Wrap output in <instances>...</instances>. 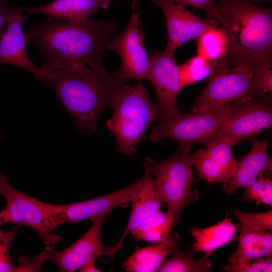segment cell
I'll use <instances>...</instances> for the list:
<instances>
[{
    "label": "cell",
    "instance_id": "cell-1",
    "mask_svg": "<svg viewBox=\"0 0 272 272\" xmlns=\"http://www.w3.org/2000/svg\"><path fill=\"white\" fill-rule=\"evenodd\" d=\"M118 22L90 20L88 17L61 22L48 17L32 23L27 33L28 43L38 50L41 67L51 72L75 61L93 69L104 68L102 56Z\"/></svg>",
    "mask_w": 272,
    "mask_h": 272
},
{
    "label": "cell",
    "instance_id": "cell-2",
    "mask_svg": "<svg viewBox=\"0 0 272 272\" xmlns=\"http://www.w3.org/2000/svg\"><path fill=\"white\" fill-rule=\"evenodd\" d=\"M129 81L118 71L90 69L78 61L46 72L41 81L50 87L69 113L76 129L83 135L96 131L101 113Z\"/></svg>",
    "mask_w": 272,
    "mask_h": 272
},
{
    "label": "cell",
    "instance_id": "cell-3",
    "mask_svg": "<svg viewBox=\"0 0 272 272\" xmlns=\"http://www.w3.org/2000/svg\"><path fill=\"white\" fill-rule=\"evenodd\" d=\"M217 10L228 48L221 63L253 71L272 65V10L249 0H220Z\"/></svg>",
    "mask_w": 272,
    "mask_h": 272
},
{
    "label": "cell",
    "instance_id": "cell-4",
    "mask_svg": "<svg viewBox=\"0 0 272 272\" xmlns=\"http://www.w3.org/2000/svg\"><path fill=\"white\" fill-rule=\"evenodd\" d=\"M111 106L112 116L105 127L116 140V151L131 155L138 145L146 139V130L161 120L157 104L150 99L147 89L141 82L125 85L118 93Z\"/></svg>",
    "mask_w": 272,
    "mask_h": 272
},
{
    "label": "cell",
    "instance_id": "cell-5",
    "mask_svg": "<svg viewBox=\"0 0 272 272\" xmlns=\"http://www.w3.org/2000/svg\"><path fill=\"white\" fill-rule=\"evenodd\" d=\"M191 146L180 145L178 151L168 159L157 162L147 157L143 164L155 177L168 211L177 222L184 208L199 197L198 191L192 187Z\"/></svg>",
    "mask_w": 272,
    "mask_h": 272
},
{
    "label": "cell",
    "instance_id": "cell-6",
    "mask_svg": "<svg viewBox=\"0 0 272 272\" xmlns=\"http://www.w3.org/2000/svg\"><path fill=\"white\" fill-rule=\"evenodd\" d=\"M0 195L6 204L0 211L1 225L13 223L33 229L44 244L53 246L59 242L60 236L52 230L58 226L53 205L39 200L17 189L8 177L0 172Z\"/></svg>",
    "mask_w": 272,
    "mask_h": 272
},
{
    "label": "cell",
    "instance_id": "cell-7",
    "mask_svg": "<svg viewBox=\"0 0 272 272\" xmlns=\"http://www.w3.org/2000/svg\"><path fill=\"white\" fill-rule=\"evenodd\" d=\"M230 104L191 114L180 112L152 127L150 138L155 142L163 138H170L179 142L180 146L202 144L207 146L217 138Z\"/></svg>",
    "mask_w": 272,
    "mask_h": 272
},
{
    "label": "cell",
    "instance_id": "cell-8",
    "mask_svg": "<svg viewBox=\"0 0 272 272\" xmlns=\"http://www.w3.org/2000/svg\"><path fill=\"white\" fill-rule=\"evenodd\" d=\"M214 63V70L196 98L192 112L244 101L255 93L253 73L249 67Z\"/></svg>",
    "mask_w": 272,
    "mask_h": 272
},
{
    "label": "cell",
    "instance_id": "cell-9",
    "mask_svg": "<svg viewBox=\"0 0 272 272\" xmlns=\"http://www.w3.org/2000/svg\"><path fill=\"white\" fill-rule=\"evenodd\" d=\"M271 125V97L255 92L248 99L230 103L217 138H230L237 143L252 140Z\"/></svg>",
    "mask_w": 272,
    "mask_h": 272
},
{
    "label": "cell",
    "instance_id": "cell-10",
    "mask_svg": "<svg viewBox=\"0 0 272 272\" xmlns=\"http://www.w3.org/2000/svg\"><path fill=\"white\" fill-rule=\"evenodd\" d=\"M177 49L167 43L163 51H154L149 56L147 79L152 83L157 97V108L161 120L179 113L177 95L181 90L179 66L174 60Z\"/></svg>",
    "mask_w": 272,
    "mask_h": 272
},
{
    "label": "cell",
    "instance_id": "cell-11",
    "mask_svg": "<svg viewBox=\"0 0 272 272\" xmlns=\"http://www.w3.org/2000/svg\"><path fill=\"white\" fill-rule=\"evenodd\" d=\"M107 49L120 56L121 63L117 71L124 77L129 80L147 79L149 56L145 48L140 11H132L127 27L109 42Z\"/></svg>",
    "mask_w": 272,
    "mask_h": 272
},
{
    "label": "cell",
    "instance_id": "cell-12",
    "mask_svg": "<svg viewBox=\"0 0 272 272\" xmlns=\"http://www.w3.org/2000/svg\"><path fill=\"white\" fill-rule=\"evenodd\" d=\"M108 214L96 216L91 220L89 229L69 247L58 251L53 246H46L47 260L52 262L61 272H73L79 270L92 259L107 254L101 238V228Z\"/></svg>",
    "mask_w": 272,
    "mask_h": 272
},
{
    "label": "cell",
    "instance_id": "cell-13",
    "mask_svg": "<svg viewBox=\"0 0 272 272\" xmlns=\"http://www.w3.org/2000/svg\"><path fill=\"white\" fill-rule=\"evenodd\" d=\"M140 179L114 192L89 200L66 205H53L58 226L63 223H79L119 207L127 206L137 193Z\"/></svg>",
    "mask_w": 272,
    "mask_h": 272
},
{
    "label": "cell",
    "instance_id": "cell-14",
    "mask_svg": "<svg viewBox=\"0 0 272 272\" xmlns=\"http://www.w3.org/2000/svg\"><path fill=\"white\" fill-rule=\"evenodd\" d=\"M236 144L231 138H217L206 148L199 149L192 154L193 165L200 177L209 183L221 182L223 187L226 186L238 163L232 152V147Z\"/></svg>",
    "mask_w": 272,
    "mask_h": 272
},
{
    "label": "cell",
    "instance_id": "cell-15",
    "mask_svg": "<svg viewBox=\"0 0 272 272\" xmlns=\"http://www.w3.org/2000/svg\"><path fill=\"white\" fill-rule=\"evenodd\" d=\"M7 27L0 36V64H9L25 69L42 81L46 71L35 65L28 56L26 45L29 37L23 33L22 25L30 16L22 15L20 6L11 5Z\"/></svg>",
    "mask_w": 272,
    "mask_h": 272
},
{
    "label": "cell",
    "instance_id": "cell-16",
    "mask_svg": "<svg viewBox=\"0 0 272 272\" xmlns=\"http://www.w3.org/2000/svg\"><path fill=\"white\" fill-rule=\"evenodd\" d=\"M160 8L166 21L167 44L177 49L208 30L217 28V23L198 17L185 7L169 0H153Z\"/></svg>",
    "mask_w": 272,
    "mask_h": 272
},
{
    "label": "cell",
    "instance_id": "cell-17",
    "mask_svg": "<svg viewBox=\"0 0 272 272\" xmlns=\"http://www.w3.org/2000/svg\"><path fill=\"white\" fill-rule=\"evenodd\" d=\"M131 201V213L122 235L115 245L107 247L106 254L112 260L117 251L122 248L126 236L145 220L161 210L164 202L156 180L147 169L144 177L140 179L139 188Z\"/></svg>",
    "mask_w": 272,
    "mask_h": 272
},
{
    "label": "cell",
    "instance_id": "cell-18",
    "mask_svg": "<svg viewBox=\"0 0 272 272\" xmlns=\"http://www.w3.org/2000/svg\"><path fill=\"white\" fill-rule=\"evenodd\" d=\"M252 147L247 154L240 158L236 170L228 184L223 187L228 194L238 188L247 187L255 182L259 176L266 170H271L272 160L267 153L269 141L252 140Z\"/></svg>",
    "mask_w": 272,
    "mask_h": 272
},
{
    "label": "cell",
    "instance_id": "cell-19",
    "mask_svg": "<svg viewBox=\"0 0 272 272\" xmlns=\"http://www.w3.org/2000/svg\"><path fill=\"white\" fill-rule=\"evenodd\" d=\"M181 242L180 237L174 232L171 237L157 244L143 248L137 247L135 251L123 262L122 267L128 272L157 271L166 256L172 254Z\"/></svg>",
    "mask_w": 272,
    "mask_h": 272
},
{
    "label": "cell",
    "instance_id": "cell-20",
    "mask_svg": "<svg viewBox=\"0 0 272 272\" xmlns=\"http://www.w3.org/2000/svg\"><path fill=\"white\" fill-rule=\"evenodd\" d=\"M111 3V0H55L38 7H20L23 11H28L29 16L42 13L57 19L73 20L88 17L101 9H106Z\"/></svg>",
    "mask_w": 272,
    "mask_h": 272
},
{
    "label": "cell",
    "instance_id": "cell-21",
    "mask_svg": "<svg viewBox=\"0 0 272 272\" xmlns=\"http://www.w3.org/2000/svg\"><path fill=\"white\" fill-rule=\"evenodd\" d=\"M227 215L216 225L205 228L193 226L189 229V232L195 240L192 245V254L202 251L205 252L204 256H210L218 248L236 240L235 234L240 223L233 224L232 218Z\"/></svg>",
    "mask_w": 272,
    "mask_h": 272
},
{
    "label": "cell",
    "instance_id": "cell-22",
    "mask_svg": "<svg viewBox=\"0 0 272 272\" xmlns=\"http://www.w3.org/2000/svg\"><path fill=\"white\" fill-rule=\"evenodd\" d=\"M176 223L168 211L163 212L160 210L145 220L131 233L135 241L159 243L172 236V228Z\"/></svg>",
    "mask_w": 272,
    "mask_h": 272
},
{
    "label": "cell",
    "instance_id": "cell-23",
    "mask_svg": "<svg viewBox=\"0 0 272 272\" xmlns=\"http://www.w3.org/2000/svg\"><path fill=\"white\" fill-rule=\"evenodd\" d=\"M197 54L211 62H220L226 56L228 41L221 27L203 33L196 40Z\"/></svg>",
    "mask_w": 272,
    "mask_h": 272
},
{
    "label": "cell",
    "instance_id": "cell-24",
    "mask_svg": "<svg viewBox=\"0 0 272 272\" xmlns=\"http://www.w3.org/2000/svg\"><path fill=\"white\" fill-rule=\"evenodd\" d=\"M171 257L165 258L157 272H208L211 270L210 256L196 258L192 253L185 254L177 246Z\"/></svg>",
    "mask_w": 272,
    "mask_h": 272
},
{
    "label": "cell",
    "instance_id": "cell-25",
    "mask_svg": "<svg viewBox=\"0 0 272 272\" xmlns=\"http://www.w3.org/2000/svg\"><path fill=\"white\" fill-rule=\"evenodd\" d=\"M179 66L180 89L209 77L215 66L202 57L196 55Z\"/></svg>",
    "mask_w": 272,
    "mask_h": 272
},
{
    "label": "cell",
    "instance_id": "cell-26",
    "mask_svg": "<svg viewBox=\"0 0 272 272\" xmlns=\"http://www.w3.org/2000/svg\"><path fill=\"white\" fill-rule=\"evenodd\" d=\"M265 172L259 176L255 182L246 188L241 201L254 200L257 204L272 206V181L271 177L264 176Z\"/></svg>",
    "mask_w": 272,
    "mask_h": 272
},
{
    "label": "cell",
    "instance_id": "cell-27",
    "mask_svg": "<svg viewBox=\"0 0 272 272\" xmlns=\"http://www.w3.org/2000/svg\"><path fill=\"white\" fill-rule=\"evenodd\" d=\"M237 248L261 247L272 251L271 232L256 231L240 224Z\"/></svg>",
    "mask_w": 272,
    "mask_h": 272
},
{
    "label": "cell",
    "instance_id": "cell-28",
    "mask_svg": "<svg viewBox=\"0 0 272 272\" xmlns=\"http://www.w3.org/2000/svg\"><path fill=\"white\" fill-rule=\"evenodd\" d=\"M231 212L243 227L259 232L272 229L271 210L261 213H249L236 209Z\"/></svg>",
    "mask_w": 272,
    "mask_h": 272
},
{
    "label": "cell",
    "instance_id": "cell-29",
    "mask_svg": "<svg viewBox=\"0 0 272 272\" xmlns=\"http://www.w3.org/2000/svg\"><path fill=\"white\" fill-rule=\"evenodd\" d=\"M18 228L17 226L10 231H5L0 226V272L15 270L16 265L12 262L10 248Z\"/></svg>",
    "mask_w": 272,
    "mask_h": 272
},
{
    "label": "cell",
    "instance_id": "cell-30",
    "mask_svg": "<svg viewBox=\"0 0 272 272\" xmlns=\"http://www.w3.org/2000/svg\"><path fill=\"white\" fill-rule=\"evenodd\" d=\"M224 269L228 272H271L272 258L262 257L246 262L230 263Z\"/></svg>",
    "mask_w": 272,
    "mask_h": 272
},
{
    "label": "cell",
    "instance_id": "cell-31",
    "mask_svg": "<svg viewBox=\"0 0 272 272\" xmlns=\"http://www.w3.org/2000/svg\"><path fill=\"white\" fill-rule=\"evenodd\" d=\"M272 251L261 247H250L237 248L229 257L230 263L246 262L252 259L262 258L270 257Z\"/></svg>",
    "mask_w": 272,
    "mask_h": 272
},
{
    "label": "cell",
    "instance_id": "cell-32",
    "mask_svg": "<svg viewBox=\"0 0 272 272\" xmlns=\"http://www.w3.org/2000/svg\"><path fill=\"white\" fill-rule=\"evenodd\" d=\"M184 7L191 6L206 12L207 18L210 19L219 25L220 17L217 10L216 0H169Z\"/></svg>",
    "mask_w": 272,
    "mask_h": 272
},
{
    "label": "cell",
    "instance_id": "cell-33",
    "mask_svg": "<svg viewBox=\"0 0 272 272\" xmlns=\"http://www.w3.org/2000/svg\"><path fill=\"white\" fill-rule=\"evenodd\" d=\"M271 67L259 69L253 73V85L255 92L262 94L272 93Z\"/></svg>",
    "mask_w": 272,
    "mask_h": 272
},
{
    "label": "cell",
    "instance_id": "cell-34",
    "mask_svg": "<svg viewBox=\"0 0 272 272\" xmlns=\"http://www.w3.org/2000/svg\"><path fill=\"white\" fill-rule=\"evenodd\" d=\"M47 251L45 249L34 257H21L19 259L20 264L16 266L14 271H41L43 263L47 260Z\"/></svg>",
    "mask_w": 272,
    "mask_h": 272
},
{
    "label": "cell",
    "instance_id": "cell-35",
    "mask_svg": "<svg viewBox=\"0 0 272 272\" xmlns=\"http://www.w3.org/2000/svg\"><path fill=\"white\" fill-rule=\"evenodd\" d=\"M11 10V5L8 6L0 4V36L5 29Z\"/></svg>",
    "mask_w": 272,
    "mask_h": 272
},
{
    "label": "cell",
    "instance_id": "cell-36",
    "mask_svg": "<svg viewBox=\"0 0 272 272\" xmlns=\"http://www.w3.org/2000/svg\"><path fill=\"white\" fill-rule=\"evenodd\" d=\"M95 259H92L86 264H85L82 267H81L79 271L81 272H98L100 271L98 268H97L95 262Z\"/></svg>",
    "mask_w": 272,
    "mask_h": 272
},
{
    "label": "cell",
    "instance_id": "cell-37",
    "mask_svg": "<svg viewBox=\"0 0 272 272\" xmlns=\"http://www.w3.org/2000/svg\"><path fill=\"white\" fill-rule=\"evenodd\" d=\"M138 2H139V0H131L132 11H135Z\"/></svg>",
    "mask_w": 272,
    "mask_h": 272
},
{
    "label": "cell",
    "instance_id": "cell-38",
    "mask_svg": "<svg viewBox=\"0 0 272 272\" xmlns=\"http://www.w3.org/2000/svg\"><path fill=\"white\" fill-rule=\"evenodd\" d=\"M0 116H1V112H0ZM5 139V135L3 131H2V129L0 127V142L4 141Z\"/></svg>",
    "mask_w": 272,
    "mask_h": 272
},
{
    "label": "cell",
    "instance_id": "cell-39",
    "mask_svg": "<svg viewBox=\"0 0 272 272\" xmlns=\"http://www.w3.org/2000/svg\"><path fill=\"white\" fill-rule=\"evenodd\" d=\"M0 4L3 5L7 6V0H0Z\"/></svg>",
    "mask_w": 272,
    "mask_h": 272
},
{
    "label": "cell",
    "instance_id": "cell-40",
    "mask_svg": "<svg viewBox=\"0 0 272 272\" xmlns=\"http://www.w3.org/2000/svg\"><path fill=\"white\" fill-rule=\"evenodd\" d=\"M249 1H250V0H249ZM251 1H259V0H251Z\"/></svg>",
    "mask_w": 272,
    "mask_h": 272
},
{
    "label": "cell",
    "instance_id": "cell-41",
    "mask_svg": "<svg viewBox=\"0 0 272 272\" xmlns=\"http://www.w3.org/2000/svg\"><path fill=\"white\" fill-rule=\"evenodd\" d=\"M1 225H1V222H0V226H1Z\"/></svg>",
    "mask_w": 272,
    "mask_h": 272
}]
</instances>
